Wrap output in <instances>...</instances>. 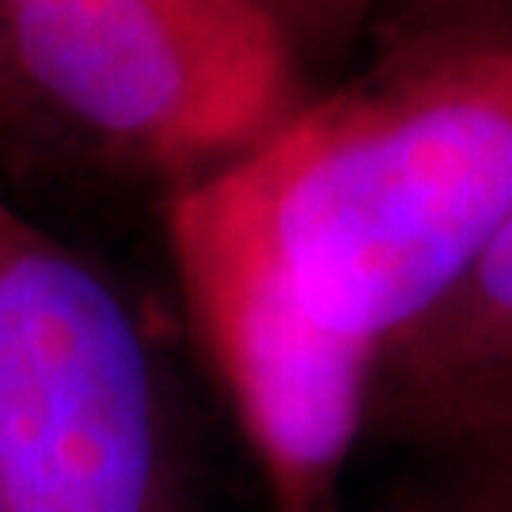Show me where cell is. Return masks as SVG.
<instances>
[{
	"mask_svg": "<svg viewBox=\"0 0 512 512\" xmlns=\"http://www.w3.org/2000/svg\"><path fill=\"white\" fill-rule=\"evenodd\" d=\"M0 512H186L167 391L133 308L4 198Z\"/></svg>",
	"mask_w": 512,
	"mask_h": 512,
	"instance_id": "3957f363",
	"label": "cell"
},
{
	"mask_svg": "<svg viewBox=\"0 0 512 512\" xmlns=\"http://www.w3.org/2000/svg\"><path fill=\"white\" fill-rule=\"evenodd\" d=\"M296 99L262 0H0V126L42 118L179 186L262 145Z\"/></svg>",
	"mask_w": 512,
	"mask_h": 512,
	"instance_id": "7a4b0ae2",
	"label": "cell"
},
{
	"mask_svg": "<svg viewBox=\"0 0 512 512\" xmlns=\"http://www.w3.org/2000/svg\"><path fill=\"white\" fill-rule=\"evenodd\" d=\"M209 179L296 308L380 361L512 213V38L395 54Z\"/></svg>",
	"mask_w": 512,
	"mask_h": 512,
	"instance_id": "6da1fadb",
	"label": "cell"
},
{
	"mask_svg": "<svg viewBox=\"0 0 512 512\" xmlns=\"http://www.w3.org/2000/svg\"><path fill=\"white\" fill-rule=\"evenodd\" d=\"M512 463V213L421 323L380 353L365 425Z\"/></svg>",
	"mask_w": 512,
	"mask_h": 512,
	"instance_id": "5b68a950",
	"label": "cell"
},
{
	"mask_svg": "<svg viewBox=\"0 0 512 512\" xmlns=\"http://www.w3.org/2000/svg\"><path fill=\"white\" fill-rule=\"evenodd\" d=\"M406 4L421 16H433V12H444V8H459L463 0H406Z\"/></svg>",
	"mask_w": 512,
	"mask_h": 512,
	"instance_id": "52a82bcc",
	"label": "cell"
},
{
	"mask_svg": "<svg viewBox=\"0 0 512 512\" xmlns=\"http://www.w3.org/2000/svg\"><path fill=\"white\" fill-rule=\"evenodd\" d=\"M384 0H262L289 50L308 57L342 54Z\"/></svg>",
	"mask_w": 512,
	"mask_h": 512,
	"instance_id": "8992f818",
	"label": "cell"
},
{
	"mask_svg": "<svg viewBox=\"0 0 512 512\" xmlns=\"http://www.w3.org/2000/svg\"><path fill=\"white\" fill-rule=\"evenodd\" d=\"M167 239L274 512H327L365 429L376 357L296 308L209 175L175 186Z\"/></svg>",
	"mask_w": 512,
	"mask_h": 512,
	"instance_id": "277c9868",
	"label": "cell"
}]
</instances>
